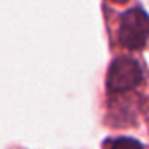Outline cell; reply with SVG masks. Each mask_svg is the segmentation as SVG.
Segmentation results:
<instances>
[{
  "instance_id": "6da1fadb",
  "label": "cell",
  "mask_w": 149,
  "mask_h": 149,
  "mask_svg": "<svg viewBox=\"0 0 149 149\" xmlns=\"http://www.w3.org/2000/svg\"><path fill=\"white\" fill-rule=\"evenodd\" d=\"M118 40L128 50H141L149 40V16L141 7H134L121 16Z\"/></svg>"
},
{
  "instance_id": "3957f363",
  "label": "cell",
  "mask_w": 149,
  "mask_h": 149,
  "mask_svg": "<svg viewBox=\"0 0 149 149\" xmlns=\"http://www.w3.org/2000/svg\"><path fill=\"white\" fill-rule=\"evenodd\" d=\"M104 149H146V148L132 137H116V139L106 141Z\"/></svg>"
},
{
  "instance_id": "277c9868",
  "label": "cell",
  "mask_w": 149,
  "mask_h": 149,
  "mask_svg": "<svg viewBox=\"0 0 149 149\" xmlns=\"http://www.w3.org/2000/svg\"><path fill=\"white\" fill-rule=\"evenodd\" d=\"M111 2H116V3H125V2H128V0H111Z\"/></svg>"
},
{
  "instance_id": "7a4b0ae2",
  "label": "cell",
  "mask_w": 149,
  "mask_h": 149,
  "mask_svg": "<svg viewBox=\"0 0 149 149\" xmlns=\"http://www.w3.org/2000/svg\"><path fill=\"white\" fill-rule=\"evenodd\" d=\"M142 80H144V73H142L141 64L134 57L120 56L113 59V63L109 64L106 85L109 92L123 94V92H128L139 87Z\"/></svg>"
}]
</instances>
